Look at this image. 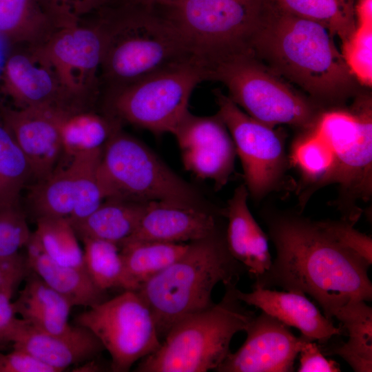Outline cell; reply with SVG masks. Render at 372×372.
Returning a JSON list of instances; mask_svg holds the SVG:
<instances>
[{"label":"cell","mask_w":372,"mask_h":372,"mask_svg":"<svg viewBox=\"0 0 372 372\" xmlns=\"http://www.w3.org/2000/svg\"><path fill=\"white\" fill-rule=\"evenodd\" d=\"M262 217L276 255L254 285L308 294L331 320L347 304L371 301V264L336 240L320 221L271 210Z\"/></svg>","instance_id":"cell-1"},{"label":"cell","mask_w":372,"mask_h":372,"mask_svg":"<svg viewBox=\"0 0 372 372\" xmlns=\"http://www.w3.org/2000/svg\"><path fill=\"white\" fill-rule=\"evenodd\" d=\"M251 50L273 72L318 100L337 102L353 91L354 76L329 31L277 6L255 35Z\"/></svg>","instance_id":"cell-2"},{"label":"cell","mask_w":372,"mask_h":372,"mask_svg":"<svg viewBox=\"0 0 372 372\" xmlns=\"http://www.w3.org/2000/svg\"><path fill=\"white\" fill-rule=\"evenodd\" d=\"M247 270L230 254L225 233L220 229L205 238L189 242L186 251L138 289L163 338L177 321L212 306L219 282H237Z\"/></svg>","instance_id":"cell-3"},{"label":"cell","mask_w":372,"mask_h":372,"mask_svg":"<svg viewBox=\"0 0 372 372\" xmlns=\"http://www.w3.org/2000/svg\"><path fill=\"white\" fill-rule=\"evenodd\" d=\"M100 13L109 26L99 73L101 89L125 85L196 57L153 9L116 6Z\"/></svg>","instance_id":"cell-4"},{"label":"cell","mask_w":372,"mask_h":372,"mask_svg":"<svg viewBox=\"0 0 372 372\" xmlns=\"http://www.w3.org/2000/svg\"><path fill=\"white\" fill-rule=\"evenodd\" d=\"M236 285H224L225 293L218 303L174 323L158 349L141 359L135 371H216L230 353L234 335L245 331L256 316L237 298Z\"/></svg>","instance_id":"cell-5"},{"label":"cell","mask_w":372,"mask_h":372,"mask_svg":"<svg viewBox=\"0 0 372 372\" xmlns=\"http://www.w3.org/2000/svg\"><path fill=\"white\" fill-rule=\"evenodd\" d=\"M276 7L274 0H175L150 8L175 29L203 63L252 50L257 32Z\"/></svg>","instance_id":"cell-6"},{"label":"cell","mask_w":372,"mask_h":372,"mask_svg":"<svg viewBox=\"0 0 372 372\" xmlns=\"http://www.w3.org/2000/svg\"><path fill=\"white\" fill-rule=\"evenodd\" d=\"M207 80L223 83L229 98L249 116L271 127L311 128L322 113L282 81L252 50L223 55L205 64Z\"/></svg>","instance_id":"cell-7"},{"label":"cell","mask_w":372,"mask_h":372,"mask_svg":"<svg viewBox=\"0 0 372 372\" xmlns=\"http://www.w3.org/2000/svg\"><path fill=\"white\" fill-rule=\"evenodd\" d=\"M207 80L197 57L138 81L100 90L101 111L118 120L155 134H173L188 112L195 87Z\"/></svg>","instance_id":"cell-8"},{"label":"cell","mask_w":372,"mask_h":372,"mask_svg":"<svg viewBox=\"0 0 372 372\" xmlns=\"http://www.w3.org/2000/svg\"><path fill=\"white\" fill-rule=\"evenodd\" d=\"M98 175L105 199L169 201L203 207L200 196L191 185L121 128L105 145Z\"/></svg>","instance_id":"cell-9"},{"label":"cell","mask_w":372,"mask_h":372,"mask_svg":"<svg viewBox=\"0 0 372 372\" xmlns=\"http://www.w3.org/2000/svg\"><path fill=\"white\" fill-rule=\"evenodd\" d=\"M329 145L334 159L332 183L339 185L335 205L342 220L355 224L362 210L357 200L372 194V115L369 99L358 101L351 111L322 112L312 127Z\"/></svg>","instance_id":"cell-10"},{"label":"cell","mask_w":372,"mask_h":372,"mask_svg":"<svg viewBox=\"0 0 372 372\" xmlns=\"http://www.w3.org/2000/svg\"><path fill=\"white\" fill-rule=\"evenodd\" d=\"M108 39V23L97 13L56 30L37 46L26 48L35 59L54 72L79 103L95 107Z\"/></svg>","instance_id":"cell-11"},{"label":"cell","mask_w":372,"mask_h":372,"mask_svg":"<svg viewBox=\"0 0 372 372\" xmlns=\"http://www.w3.org/2000/svg\"><path fill=\"white\" fill-rule=\"evenodd\" d=\"M75 321L99 340L111 356L110 369L115 372L128 371L161 343L151 310L137 291H124L90 307Z\"/></svg>","instance_id":"cell-12"},{"label":"cell","mask_w":372,"mask_h":372,"mask_svg":"<svg viewBox=\"0 0 372 372\" xmlns=\"http://www.w3.org/2000/svg\"><path fill=\"white\" fill-rule=\"evenodd\" d=\"M214 96L217 114L227 126L240 159L249 194L260 200L280 189L289 164L285 135L249 116L220 90H215Z\"/></svg>","instance_id":"cell-13"},{"label":"cell","mask_w":372,"mask_h":372,"mask_svg":"<svg viewBox=\"0 0 372 372\" xmlns=\"http://www.w3.org/2000/svg\"><path fill=\"white\" fill-rule=\"evenodd\" d=\"M172 134L187 170L200 178L213 180L217 189L227 184L234 170L236 150L218 114L199 116L188 111Z\"/></svg>","instance_id":"cell-14"},{"label":"cell","mask_w":372,"mask_h":372,"mask_svg":"<svg viewBox=\"0 0 372 372\" xmlns=\"http://www.w3.org/2000/svg\"><path fill=\"white\" fill-rule=\"evenodd\" d=\"M247 338L229 353L216 370L218 372H291L303 344L310 340L296 336L289 327L261 311L246 330Z\"/></svg>","instance_id":"cell-15"},{"label":"cell","mask_w":372,"mask_h":372,"mask_svg":"<svg viewBox=\"0 0 372 372\" xmlns=\"http://www.w3.org/2000/svg\"><path fill=\"white\" fill-rule=\"evenodd\" d=\"M1 85L17 108L40 107L74 111L89 108L79 103L54 72L35 59L28 49L12 47L1 69Z\"/></svg>","instance_id":"cell-16"},{"label":"cell","mask_w":372,"mask_h":372,"mask_svg":"<svg viewBox=\"0 0 372 372\" xmlns=\"http://www.w3.org/2000/svg\"><path fill=\"white\" fill-rule=\"evenodd\" d=\"M61 111L40 107L13 109L0 99V114L37 181L52 173L63 155L59 130Z\"/></svg>","instance_id":"cell-17"},{"label":"cell","mask_w":372,"mask_h":372,"mask_svg":"<svg viewBox=\"0 0 372 372\" xmlns=\"http://www.w3.org/2000/svg\"><path fill=\"white\" fill-rule=\"evenodd\" d=\"M218 230L215 216L205 208L151 201L147 203L137 229L124 242H189L205 238Z\"/></svg>","instance_id":"cell-18"},{"label":"cell","mask_w":372,"mask_h":372,"mask_svg":"<svg viewBox=\"0 0 372 372\" xmlns=\"http://www.w3.org/2000/svg\"><path fill=\"white\" fill-rule=\"evenodd\" d=\"M235 293L242 302L296 328L301 335L310 340L324 344L334 336L345 334L343 327H335L305 294L256 285L251 292L245 293L236 288Z\"/></svg>","instance_id":"cell-19"},{"label":"cell","mask_w":372,"mask_h":372,"mask_svg":"<svg viewBox=\"0 0 372 372\" xmlns=\"http://www.w3.org/2000/svg\"><path fill=\"white\" fill-rule=\"evenodd\" d=\"M12 344L14 349L25 351L57 372L93 359L104 349L85 327L71 325L62 333L52 334L39 331L25 320Z\"/></svg>","instance_id":"cell-20"},{"label":"cell","mask_w":372,"mask_h":372,"mask_svg":"<svg viewBox=\"0 0 372 372\" xmlns=\"http://www.w3.org/2000/svg\"><path fill=\"white\" fill-rule=\"evenodd\" d=\"M249 195L245 185H241L229 200L225 239L231 256L255 278L269 269L272 259L267 236L249 209Z\"/></svg>","instance_id":"cell-21"},{"label":"cell","mask_w":372,"mask_h":372,"mask_svg":"<svg viewBox=\"0 0 372 372\" xmlns=\"http://www.w3.org/2000/svg\"><path fill=\"white\" fill-rule=\"evenodd\" d=\"M28 268L73 306L92 307L107 298L92 282L85 268L61 265L41 249L32 233L25 245Z\"/></svg>","instance_id":"cell-22"},{"label":"cell","mask_w":372,"mask_h":372,"mask_svg":"<svg viewBox=\"0 0 372 372\" xmlns=\"http://www.w3.org/2000/svg\"><path fill=\"white\" fill-rule=\"evenodd\" d=\"M62 27L43 0H0V39L12 47L37 46Z\"/></svg>","instance_id":"cell-23"},{"label":"cell","mask_w":372,"mask_h":372,"mask_svg":"<svg viewBox=\"0 0 372 372\" xmlns=\"http://www.w3.org/2000/svg\"><path fill=\"white\" fill-rule=\"evenodd\" d=\"M25 277L24 287L13 301L17 315L39 331L52 334L66 331L71 327V303L32 271Z\"/></svg>","instance_id":"cell-24"},{"label":"cell","mask_w":372,"mask_h":372,"mask_svg":"<svg viewBox=\"0 0 372 372\" xmlns=\"http://www.w3.org/2000/svg\"><path fill=\"white\" fill-rule=\"evenodd\" d=\"M147 203L106 198L88 216L72 224L81 240L94 238L121 244L137 229Z\"/></svg>","instance_id":"cell-25"},{"label":"cell","mask_w":372,"mask_h":372,"mask_svg":"<svg viewBox=\"0 0 372 372\" xmlns=\"http://www.w3.org/2000/svg\"><path fill=\"white\" fill-rule=\"evenodd\" d=\"M121 126L118 120L94 108L62 110L59 130L63 154L72 158L81 153L103 149Z\"/></svg>","instance_id":"cell-26"},{"label":"cell","mask_w":372,"mask_h":372,"mask_svg":"<svg viewBox=\"0 0 372 372\" xmlns=\"http://www.w3.org/2000/svg\"><path fill=\"white\" fill-rule=\"evenodd\" d=\"M292 144L289 164L300 174L299 203L302 209L311 195L321 187L332 184L334 159L329 145L311 127Z\"/></svg>","instance_id":"cell-27"},{"label":"cell","mask_w":372,"mask_h":372,"mask_svg":"<svg viewBox=\"0 0 372 372\" xmlns=\"http://www.w3.org/2000/svg\"><path fill=\"white\" fill-rule=\"evenodd\" d=\"M347 331V342L335 346L327 355H337L355 372L372 371V308L366 301L351 302L335 317Z\"/></svg>","instance_id":"cell-28"},{"label":"cell","mask_w":372,"mask_h":372,"mask_svg":"<svg viewBox=\"0 0 372 372\" xmlns=\"http://www.w3.org/2000/svg\"><path fill=\"white\" fill-rule=\"evenodd\" d=\"M189 244L127 241L119 248L127 272L138 289L142 284L178 260L186 251Z\"/></svg>","instance_id":"cell-29"},{"label":"cell","mask_w":372,"mask_h":372,"mask_svg":"<svg viewBox=\"0 0 372 372\" xmlns=\"http://www.w3.org/2000/svg\"><path fill=\"white\" fill-rule=\"evenodd\" d=\"M82 241L84 268L99 289L105 292L111 289L138 290L127 272L116 244L94 238Z\"/></svg>","instance_id":"cell-30"},{"label":"cell","mask_w":372,"mask_h":372,"mask_svg":"<svg viewBox=\"0 0 372 372\" xmlns=\"http://www.w3.org/2000/svg\"><path fill=\"white\" fill-rule=\"evenodd\" d=\"M355 0H274L281 10L317 22L342 43L356 28Z\"/></svg>","instance_id":"cell-31"},{"label":"cell","mask_w":372,"mask_h":372,"mask_svg":"<svg viewBox=\"0 0 372 372\" xmlns=\"http://www.w3.org/2000/svg\"><path fill=\"white\" fill-rule=\"evenodd\" d=\"M74 171L71 163L57 167L48 176L38 180L28 198L37 218H69L74 207Z\"/></svg>","instance_id":"cell-32"},{"label":"cell","mask_w":372,"mask_h":372,"mask_svg":"<svg viewBox=\"0 0 372 372\" xmlns=\"http://www.w3.org/2000/svg\"><path fill=\"white\" fill-rule=\"evenodd\" d=\"M103 149L81 153L71 158L74 207L68 219L72 225L88 216L105 199L98 175Z\"/></svg>","instance_id":"cell-33"},{"label":"cell","mask_w":372,"mask_h":372,"mask_svg":"<svg viewBox=\"0 0 372 372\" xmlns=\"http://www.w3.org/2000/svg\"><path fill=\"white\" fill-rule=\"evenodd\" d=\"M43 251L55 262L66 266L84 268L83 251L68 218H37L32 233Z\"/></svg>","instance_id":"cell-34"},{"label":"cell","mask_w":372,"mask_h":372,"mask_svg":"<svg viewBox=\"0 0 372 372\" xmlns=\"http://www.w3.org/2000/svg\"><path fill=\"white\" fill-rule=\"evenodd\" d=\"M32 176L29 162L0 114V204L19 203Z\"/></svg>","instance_id":"cell-35"},{"label":"cell","mask_w":372,"mask_h":372,"mask_svg":"<svg viewBox=\"0 0 372 372\" xmlns=\"http://www.w3.org/2000/svg\"><path fill=\"white\" fill-rule=\"evenodd\" d=\"M342 54L350 72L361 83L372 84V26L356 25L342 43Z\"/></svg>","instance_id":"cell-36"},{"label":"cell","mask_w":372,"mask_h":372,"mask_svg":"<svg viewBox=\"0 0 372 372\" xmlns=\"http://www.w3.org/2000/svg\"><path fill=\"white\" fill-rule=\"evenodd\" d=\"M31 234L19 203L0 204V257L18 254Z\"/></svg>","instance_id":"cell-37"},{"label":"cell","mask_w":372,"mask_h":372,"mask_svg":"<svg viewBox=\"0 0 372 372\" xmlns=\"http://www.w3.org/2000/svg\"><path fill=\"white\" fill-rule=\"evenodd\" d=\"M62 26L72 24L110 7L115 0H43Z\"/></svg>","instance_id":"cell-38"},{"label":"cell","mask_w":372,"mask_h":372,"mask_svg":"<svg viewBox=\"0 0 372 372\" xmlns=\"http://www.w3.org/2000/svg\"><path fill=\"white\" fill-rule=\"evenodd\" d=\"M322 226L336 240L353 250L372 264L371 237L353 227V224L344 220H320Z\"/></svg>","instance_id":"cell-39"},{"label":"cell","mask_w":372,"mask_h":372,"mask_svg":"<svg viewBox=\"0 0 372 372\" xmlns=\"http://www.w3.org/2000/svg\"><path fill=\"white\" fill-rule=\"evenodd\" d=\"M14 291H0V348L13 343L19 334L24 320L18 318L15 312L12 296Z\"/></svg>","instance_id":"cell-40"},{"label":"cell","mask_w":372,"mask_h":372,"mask_svg":"<svg viewBox=\"0 0 372 372\" xmlns=\"http://www.w3.org/2000/svg\"><path fill=\"white\" fill-rule=\"evenodd\" d=\"M298 372H340L338 362L325 358L316 341L307 340L300 353Z\"/></svg>","instance_id":"cell-41"},{"label":"cell","mask_w":372,"mask_h":372,"mask_svg":"<svg viewBox=\"0 0 372 372\" xmlns=\"http://www.w3.org/2000/svg\"><path fill=\"white\" fill-rule=\"evenodd\" d=\"M0 372H57L25 351L14 349L10 353H0Z\"/></svg>","instance_id":"cell-42"},{"label":"cell","mask_w":372,"mask_h":372,"mask_svg":"<svg viewBox=\"0 0 372 372\" xmlns=\"http://www.w3.org/2000/svg\"><path fill=\"white\" fill-rule=\"evenodd\" d=\"M29 269L25 258L19 253L0 257V291H14L19 283L27 276Z\"/></svg>","instance_id":"cell-43"},{"label":"cell","mask_w":372,"mask_h":372,"mask_svg":"<svg viewBox=\"0 0 372 372\" xmlns=\"http://www.w3.org/2000/svg\"><path fill=\"white\" fill-rule=\"evenodd\" d=\"M354 9L356 25L372 26V0H358Z\"/></svg>","instance_id":"cell-44"},{"label":"cell","mask_w":372,"mask_h":372,"mask_svg":"<svg viewBox=\"0 0 372 372\" xmlns=\"http://www.w3.org/2000/svg\"><path fill=\"white\" fill-rule=\"evenodd\" d=\"M175 0H115L111 6H133L152 8L158 4Z\"/></svg>","instance_id":"cell-45"},{"label":"cell","mask_w":372,"mask_h":372,"mask_svg":"<svg viewBox=\"0 0 372 372\" xmlns=\"http://www.w3.org/2000/svg\"><path fill=\"white\" fill-rule=\"evenodd\" d=\"M104 371V367L94 359H91L81 363L76 366L73 371L78 372H98Z\"/></svg>","instance_id":"cell-46"},{"label":"cell","mask_w":372,"mask_h":372,"mask_svg":"<svg viewBox=\"0 0 372 372\" xmlns=\"http://www.w3.org/2000/svg\"><path fill=\"white\" fill-rule=\"evenodd\" d=\"M0 349H1V348H0Z\"/></svg>","instance_id":"cell-47"}]
</instances>
